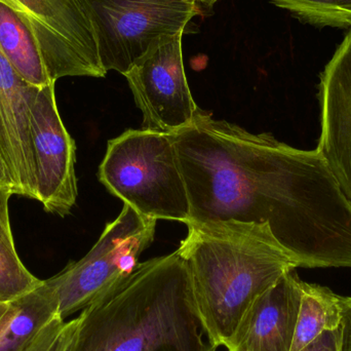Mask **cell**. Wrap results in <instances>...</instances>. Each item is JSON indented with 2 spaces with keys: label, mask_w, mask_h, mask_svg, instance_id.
Wrapping results in <instances>:
<instances>
[{
  "label": "cell",
  "mask_w": 351,
  "mask_h": 351,
  "mask_svg": "<svg viewBox=\"0 0 351 351\" xmlns=\"http://www.w3.org/2000/svg\"><path fill=\"white\" fill-rule=\"evenodd\" d=\"M173 136L187 225H268L298 267H351V202L319 150L250 133L202 109Z\"/></svg>",
  "instance_id": "cell-1"
},
{
  "label": "cell",
  "mask_w": 351,
  "mask_h": 351,
  "mask_svg": "<svg viewBox=\"0 0 351 351\" xmlns=\"http://www.w3.org/2000/svg\"><path fill=\"white\" fill-rule=\"evenodd\" d=\"M204 335L187 264L176 251L139 263L86 307L65 351H217Z\"/></svg>",
  "instance_id": "cell-2"
},
{
  "label": "cell",
  "mask_w": 351,
  "mask_h": 351,
  "mask_svg": "<svg viewBox=\"0 0 351 351\" xmlns=\"http://www.w3.org/2000/svg\"><path fill=\"white\" fill-rule=\"evenodd\" d=\"M178 253L210 344L226 346L254 301L296 262L268 225L227 220L187 225Z\"/></svg>",
  "instance_id": "cell-3"
},
{
  "label": "cell",
  "mask_w": 351,
  "mask_h": 351,
  "mask_svg": "<svg viewBox=\"0 0 351 351\" xmlns=\"http://www.w3.org/2000/svg\"><path fill=\"white\" fill-rule=\"evenodd\" d=\"M98 176L142 216L189 223V196L173 134L128 130L108 142Z\"/></svg>",
  "instance_id": "cell-4"
},
{
  "label": "cell",
  "mask_w": 351,
  "mask_h": 351,
  "mask_svg": "<svg viewBox=\"0 0 351 351\" xmlns=\"http://www.w3.org/2000/svg\"><path fill=\"white\" fill-rule=\"evenodd\" d=\"M156 221L125 204L84 258L43 280L57 300L62 319L84 311L135 271L140 256L154 241Z\"/></svg>",
  "instance_id": "cell-5"
},
{
  "label": "cell",
  "mask_w": 351,
  "mask_h": 351,
  "mask_svg": "<svg viewBox=\"0 0 351 351\" xmlns=\"http://www.w3.org/2000/svg\"><path fill=\"white\" fill-rule=\"evenodd\" d=\"M105 71L125 74L167 37L185 32L199 12L191 0H84Z\"/></svg>",
  "instance_id": "cell-6"
},
{
  "label": "cell",
  "mask_w": 351,
  "mask_h": 351,
  "mask_svg": "<svg viewBox=\"0 0 351 351\" xmlns=\"http://www.w3.org/2000/svg\"><path fill=\"white\" fill-rule=\"evenodd\" d=\"M26 23L53 82L104 77L96 33L84 0H6Z\"/></svg>",
  "instance_id": "cell-7"
},
{
  "label": "cell",
  "mask_w": 351,
  "mask_h": 351,
  "mask_svg": "<svg viewBox=\"0 0 351 351\" xmlns=\"http://www.w3.org/2000/svg\"><path fill=\"white\" fill-rule=\"evenodd\" d=\"M183 35L167 37L123 74L143 114V130L176 133L191 123L199 110L186 78Z\"/></svg>",
  "instance_id": "cell-8"
},
{
  "label": "cell",
  "mask_w": 351,
  "mask_h": 351,
  "mask_svg": "<svg viewBox=\"0 0 351 351\" xmlns=\"http://www.w3.org/2000/svg\"><path fill=\"white\" fill-rule=\"evenodd\" d=\"M56 82L36 88L31 101V130L36 166L37 200L45 212L67 216L77 199L76 146L62 121Z\"/></svg>",
  "instance_id": "cell-9"
},
{
  "label": "cell",
  "mask_w": 351,
  "mask_h": 351,
  "mask_svg": "<svg viewBox=\"0 0 351 351\" xmlns=\"http://www.w3.org/2000/svg\"><path fill=\"white\" fill-rule=\"evenodd\" d=\"M38 86L28 84L0 49V156L16 195L37 200L30 106Z\"/></svg>",
  "instance_id": "cell-10"
},
{
  "label": "cell",
  "mask_w": 351,
  "mask_h": 351,
  "mask_svg": "<svg viewBox=\"0 0 351 351\" xmlns=\"http://www.w3.org/2000/svg\"><path fill=\"white\" fill-rule=\"evenodd\" d=\"M321 104L317 149L351 202V28L322 72Z\"/></svg>",
  "instance_id": "cell-11"
},
{
  "label": "cell",
  "mask_w": 351,
  "mask_h": 351,
  "mask_svg": "<svg viewBox=\"0 0 351 351\" xmlns=\"http://www.w3.org/2000/svg\"><path fill=\"white\" fill-rule=\"evenodd\" d=\"M302 282L291 270L260 295L224 346L227 351H291Z\"/></svg>",
  "instance_id": "cell-12"
},
{
  "label": "cell",
  "mask_w": 351,
  "mask_h": 351,
  "mask_svg": "<svg viewBox=\"0 0 351 351\" xmlns=\"http://www.w3.org/2000/svg\"><path fill=\"white\" fill-rule=\"evenodd\" d=\"M58 315L57 300L43 280L35 290L12 301L0 319V351H22Z\"/></svg>",
  "instance_id": "cell-13"
},
{
  "label": "cell",
  "mask_w": 351,
  "mask_h": 351,
  "mask_svg": "<svg viewBox=\"0 0 351 351\" xmlns=\"http://www.w3.org/2000/svg\"><path fill=\"white\" fill-rule=\"evenodd\" d=\"M0 49L28 84L41 88L56 82L30 29L6 0H0Z\"/></svg>",
  "instance_id": "cell-14"
},
{
  "label": "cell",
  "mask_w": 351,
  "mask_h": 351,
  "mask_svg": "<svg viewBox=\"0 0 351 351\" xmlns=\"http://www.w3.org/2000/svg\"><path fill=\"white\" fill-rule=\"evenodd\" d=\"M341 325L339 295L327 287L302 282V297L291 351H300L326 330Z\"/></svg>",
  "instance_id": "cell-15"
},
{
  "label": "cell",
  "mask_w": 351,
  "mask_h": 351,
  "mask_svg": "<svg viewBox=\"0 0 351 351\" xmlns=\"http://www.w3.org/2000/svg\"><path fill=\"white\" fill-rule=\"evenodd\" d=\"M10 186H0V301L12 302L40 286L19 257L10 222Z\"/></svg>",
  "instance_id": "cell-16"
},
{
  "label": "cell",
  "mask_w": 351,
  "mask_h": 351,
  "mask_svg": "<svg viewBox=\"0 0 351 351\" xmlns=\"http://www.w3.org/2000/svg\"><path fill=\"white\" fill-rule=\"evenodd\" d=\"M305 24L351 28V0H268Z\"/></svg>",
  "instance_id": "cell-17"
},
{
  "label": "cell",
  "mask_w": 351,
  "mask_h": 351,
  "mask_svg": "<svg viewBox=\"0 0 351 351\" xmlns=\"http://www.w3.org/2000/svg\"><path fill=\"white\" fill-rule=\"evenodd\" d=\"M77 325V317L66 321L56 317L22 351H65Z\"/></svg>",
  "instance_id": "cell-18"
},
{
  "label": "cell",
  "mask_w": 351,
  "mask_h": 351,
  "mask_svg": "<svg viewBox=\"0 0 351 351\" xmlns=\"http://www.w3.org/2000/svg\"><path fill=\"white\" fill-rule=\"evenodd\" d=\"M341 325L340 351H351V297L339 296Z\"/></svg>",
  "instance_id": "cell-19"
},
{
  "label": "cell",
  "mask_w": 351,
  "mask_h": 351,
  "mask_svg": "<svg viewBox=\"0 0 351 351\" xmlns=\"http://www.w3.org/2000/svg\"><path fill=\"white\" fill-rule=\"evenodd\" d=\"M300 351H340V328L326 330Z\"/></svg>",
  "instance_id": "cell-20"
},
{
  "label": "cell",
  "mask_w": 351,
  "mask_h": 351,
  "mask_svg": "<svg viewBox=\"0 0 351 351\" xmlns=\"http://www.w3.org/2000/svg\"><path fill=\"white\" fill-rule=\"evenodd\" d=\"M0 186H12L10 177H8V171H6L5 165L0 156Z\"/></svg>",
  "instance_id": "cell-21"
},
{
  "label": "cell",
  "mask_w": 351,
  "mask_h": 351,
  "mask_svg": "<svg viewBox=\"0 0 351 351\" xmlns=\"http://www.w3.org/2000/svg\"><path fill=\"white\" fill-rule=\"evenodd\" d=\"M12 302H5V301H0V319L1 317L8 313V309H10V304Z\"/></svg>",
  "instance_id": "cell-22"
},
{
  "label": "cell",
  "mask_w": 351,
  "mask_h": 351,
  "mask_svg": "<svg viewBox=\"0 0 351 351\" xmlns=\"http://www.w3.org/2000/svg\"><path fill=\"white\" fill-rule=\"evenodd\" d=\"M191 1L195 2L196 4H202V5L213 6L216 2H218L219 0H191Z\"/></svg>",
  "instance_id": "cell-23"
}]
</instances>
